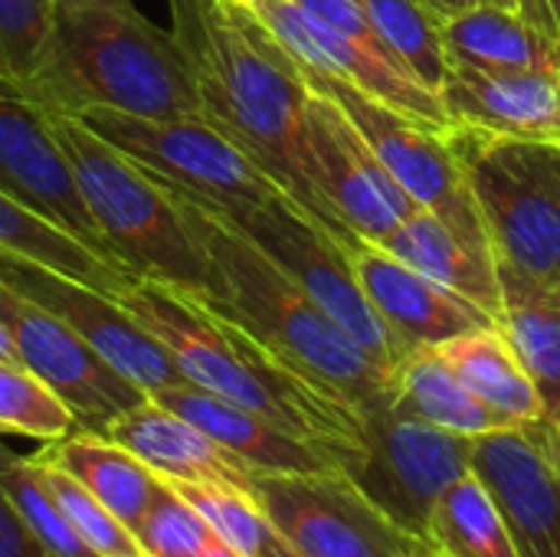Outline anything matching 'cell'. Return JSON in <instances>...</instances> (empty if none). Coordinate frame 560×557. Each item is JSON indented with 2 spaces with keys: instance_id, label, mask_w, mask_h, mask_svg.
I'll return each mask as SVG.
<instances>
[{
  "instance_id": "cell-1",
  "label": "cell",
  "mask_w": 560,
  "mask_h": 557,
  "mask_svg": "<svg viewBox=\"0 0 560 557\" xmlns=\"http://www.w3.org/2000/svg\"><path fill=\"white\" fill-rule=\"evenodd\" d=\"M200 89L203 118L230 135L276 184L335 236L348 230L322 200L308 148V82L259 16L240 0H167Z\"/></svg>"
},
{
  "instance_id": "cell-2",
  "label": "cell",
  "mask_w": 560,
  "mask_h": 557,
  "mask_svg": "<svg viewBox=\"0 0 560 557\" xmlns=\"http://www.w3.org/2000/svg\"><path fill=\"white\" fill-rule=\"evenodd\" d=\"M164 187L177 200L190 233L197 236L213 266V305H220L233 322H240L256 341H262L308 384L354 410H364L397 391V374L374 361L246 233H240L210 204L194 200L190 194L171 184Z\"/></svg>"
},
{
  "instance_id": "cell-3",
  "label": "cell",
  "mask_w": 560,
  "mask_h": 557,
  "mask_svg": "<svg viewBox=\"0 0 560 557\" xmlns=\"http://www.w3.org/2000/svg\"><path fill=\"white\" fill-rule=\"evenodd\" d=\"M115 299L164 345L187 384L331 446L345 469L358 450V410L295 374L220 305L154 279H131Z\"/></svg>"
},
{
  "instance_id": "cell-4",
  "label": "cell",
  "mask_w": 560,
  "mask_h": 557,
  "mask_svg": "<svg viewBox=\"0 0 560 557\" xmlns=\"http://www.w3.org/2000/svg\"><path fill=\"white\" fill-rule=\"evenodd\" d=\"M43 112L95 108L141 118L203 115L197 76L174 39L138 7H59L39 72L16 89Z\"/></svg>"
},
{
  "instance_id": "cell-5",
  "label": "cell",
  "mask_w": 560,
  "mask_h": 557,
  "mask_svg": "<svg viewBox=\"0 0 560 557\" xmlns=\"http://www.w3.org/2000/svg\"><path fill=\"white\" fill-rule=\"evenodd\" d=\"M49 128L108 256L135 279L217 299L213 266L171 190L82 118L49 112Z\"/></svg>"
},
{
  "instance_id": "cell-6",
  "label": "cell",
  "mask_w": 560,
  "mask_h": 557,
  "mask_svg": "<svg viewBox=\"0 0 560 557\" xmlns=\"http://www.w3.org/2000/svg\"><path fill=\"white\" fill-rule=\"evenodd\" d=\"M446 144L463 167L495 266L535 282H560V141L450 125Z\"/></svg>"
},
{
  "instance_id": "cell-7",
  "label": "cell",
  "mask_w": 560,
  "mask_h": 557,
  "mask_svg": "<svg viewBox=\"0 0 560 557\" xmlns=\"http://www.w3.org/2000/svg\"><path fill=\"white\" fill-rule=\"evenodd\" d=\"M246 7L299 69L345 79L430 128H450L443 98L384 46L361 0H246Z\"/></svg>"
},
{
  "instance_id": "cell-8",
  "label": "cell",
  "mask_w": 560,
  "mask_h": 557,
  "mask_svg": "<svg viewBox=\"0 0 560 557\" xmlns=\"http://www.w3.org/2000/svg\"><path fill=\"white\" fill-rule=\"evenodd\" d=\"M472 469V440L400 410L394 394L358 410V450L345 473L400 529L430 545L440 496Z\"/></svg>"
},
{
  "instance_id": "cell-9",
  "label": "cell",
  "mask_w": 560,
  "mask_h": 557,
  "mask_svg": "<svg viewBox=\"0 0 560 557\" xmlns=\"http://www.w3.org/2000/svg\"><path fill=\"white\" fill-rule=\"evenodd\" d=\"M197 200V197H194ZM213 207V204H210ZM240 233H246L279 269H285L374 361L397 374L404 348L368 302L351 259L328 227H322L299 200L279 194L266 204L213 207Z\"/></svg>"
},
{
  "instance_id": "cell-10",
  "label": "cell",
  "mask_w": 560,
  "mask_h": 557,
  "mask_svg": "<svg viewBox=\"0 0 560 557\" xmlns=\"http://www.w3.org/2000/svg\"><path fill=\"white\" fill-rule=\"evenodd\" d=\"M82 118L98 138L115 144L158 181L213 207L266 204L285 194L269 171H262L230 135L210 118H141L95 108ZM295 200V197H292Z\"/></svg>"
},
{
  "instance_id": "cell-11",
  "label": "cell",
  "mask_w": 560,
  "mask_h": 557,
  "mask_svg": "<svg viewBox=\"0 0 560 557\" xmlns=\"http://www.w3.org/2000/svg\"><path fill=\"white\" fill-rule=\"evenodd\" d=\"M249 492L272 532L305 557H427L436 552L400 529L341 469L253 473Z\"/></svg>"
},
{
  "instance_id": "cell-12",
  "label": "cell",
  "mask_w": 560,
  "mask_h": 557,
  "mask_svg": "<svg viewBox=\"0 0 560 557\" xmlns=\"http://www.w3.org/2000/svg\"><path fill=\"white\" fill-rule=\"evenodd\" d=\"M299 72L305 76V82L312 89L325 92L328 98H335L345 108V115L358 125V131L368 138V144L381 158V164L390 171V177L410 194V200L420 210L436 213L469 246L492 256V246H489L482 217L472 204V194L466 187L463 167L453 158L446 135L440 128H430V125L397 112L394 105L374 98L371 92H364L345 79L318 76V72H305V69H299Z\"/></svg>"
},
{
  "instance_id": "cell-13",
  "label": "cell",
  "mask_w": 560,
  "mask_h": 557,
  "mask_svg": "<svg viewBox=\"0 0 560 557\" xmlns=\"http://www.w3.org/2000/svg\"><path fill=\"white\" fill-rule=\"evenodd\" d=\"M0 286L46 309L59 322H66L75 335H82L115 371L135 381L148 397L177 387L187 378L164 351V345L108 292L49 269L30 256L10 253L0 246Z\"/></svg>"
},
{
  "instance_id": "cell-14",
  "label": "cell",
  "mask_w": 560,
  "mask_h": 557,
  "mask_svg": "<svg viewBox=\"0 0 560 557\" xmlns=\"http://www.w3.org/2000/svg\"><path fill=\"white\" fill-rule=\"evenodd\" d=\"M0 315L20 364L72 410L79 430L105 433L112 420L148 401V394L115 371L82 335L7 286H0Z\"/></svg>"
},
{
  "instance_id": "cell-15",
  "label": "cell",
  "mask_w": 560,
  "mask_h": 557,
  "mask_svg": "<svg viewBox=\"0 0 560 557\" xmlns=\"http://www.w3.org/2000/svg\"><path fill=\"white\" fill-rule=\"evenodd\" d=\"M308 148L322 200L358 236L384 243L420 210L381 164L345 108L318 89L308 95Z\"/></svg>"
},
{
  "instance_id": "cell-16",
  "label": "cell",
  "mask_w": 560,
  "mask_h": 557,
  "mask_svg": "<svg viewBox=\"0 0 560 557\" xmlns=\"http://www.w3.org/2000/svg\"><path fill=\"white\" fill-rule=\"evenodd\" d=\"M472 469L495 492L522 557H560V427L555 417L472 440Z\"/></svg>"
},
{
  "instance_id": "cell-17",
  "label": "cell",
  "mask_w": 560,
  "mask_h": 557,
  "mask_svg": "<svg viewBox=\"0 0 560 557\" xmlns=\"http://www.w3.org/2000/svg\"><path fill=\"white\" fill-rule=\"evenodd\" d=\"M0 190L108 256L49 128V112L10 85H0Z\"/></svg>"
},
{
  "instance_id": "cell-18",
  "label": "cell",
  "mask_w": 560,
  "mask_h": 557,
  "mask_svg": "<svg viewBox=\"0 0 560 557\" xmlns=\"http://www.w3.org/2000/svg\"><path fill=\"white\" fill-rule=\"evenodd\" d=\"M341 246L351 259V269L368 302L394 332L404 351L443 345L456 335L499 325V318H492L486 309L433 282L430 276L394 256L387 246L364 240L358 233H348Z\"/></svg>"
},
{
  "instance_id": "cell-19",
  "label": "cell",
  "mask_w": 560,
  "mask_h": 557,
  "mask_svg": "<svg viewBox=\"0 0 560 557\" xmlns=\"http://www.w3.org/2000/svg\"><path fill=\"white\" fill-rule=\"evenodd\" d=\"M167 410L180 414L194 427H200L213 443H220L233 460H240L249 473H325L341 469V456L308 437H299L256 410L230 404L217 394H207L194 384H177L151 394ZM345 473V469H341Z\"/></svg>"
},
{
  "instance_id": "cell-20",
  "label": "cell",
  "mask_w": 560,
  "mask_h": 557,
  "mask_svg": "<svg viewBox=\"0 0 560 557\" xmlns=\"http://www.w3.org/2000/svg\"><path fill=\"white\" fill-rule=\"evenodd\" d=\"M440 98L446 105L450 125L560 141V69L492 72L453 62Z\"/></svg>"
},
{
  "instance_id": "cell-21",
  "label": "cell",
  "mask_w": 560,
  "mask_h": 557,
  "mask_svg": "<svg viewBox=\"0 0 560 557\" xmlns=\"http://www.w3.org/2000/svg\"><path fill=\"white\" fill-rule=\"evenodd\" d=\"M105 437L135 453L167 483H223L249 489L253 473L213 443L200 427L167 410L154 397L105 427Z\"/></svg>"
},
{
  "instance_id": "cell-22",
  "label": "cell",
  "mask_w": 560,
  "mask_h": 557,
  "mask_svg": "<svg viewBox=\"0 0 560 557\" xmlns=\"http://www.w3.org/2000/svg\"><path fill=\"white\" fill-rule=\"evenodd\" d=\"M450 66L492 72H558L560 36L509 7H466L443 16Z\"/></svg>"
},
{
  "instance_id": "cell-23",
  "label": "cell",
  "mask_w": 560,
  "mask_h": 557,
  "mask_svg": "<svg viewBox=\"0 0 560 557\" xmlns=\"http://www.w3.org/2000/svg\"><path fill=\"white\" fill-rule=\"evenodd\" d=\"M381 246H387L394 256H400L433 282L446 286L450 292L486 309L492 318L502 315V286H499L495 259L469 246L436 213L417 210Z\"/></svg>"
},
{
  "instance_id": "cell-24",
  "label": "cell",
  "mask_w": 560,
  "mask_h": 557,
  "mask_svg": "<svg viewBox=\"0 0 560 557\" xmlns=\"http://www.w3.org/2000/svg\"><path fill=\"white\" fill-rule=\"evenodd\" d=\"M499 328L532 374L548 417H560V282H535L499 266Z\"/></svg>"
},
{
  "instance_id": "cell-25",
  "label": "cell",
  "mask_w": 560,
  "mask_h": 557,
  "mask_svg": "<svg viewBox=\"0 0 560 557\" xmlns=\"http://www.w3.org/2000/svg\"><path fill=\"white\" fill-rule=\"evenodd\" d=\"M394 401L417 420L466 440L515 427L466 387V381L450 368L436 345H423L404 355L397 368Z\"/></svg>"
},
{
  "instance_id": "cell-26",
  "label": "cell",
  "mask_w": 560,
  "mask_h": 557,
  "mask_svg": "<svg viewBox=\"0 0 560 557\" xmlns=\"http://www.w3.org/2000/svg\"><path fill=\"white\" fill-rule=\"evenodd\" d=\"M39 453L59 469H66L72 479H79L131 532L141 525V515L161 476L151 473L135 453H128L105 433H92V430H72L56 443H43Z\"/></svg>"
},
{
  "instance_id": "cell-27",
  "label": "cell",
  "mask_w": 560,
  "mask_h": 557,
  "mask_svg": "<svg viewBox=\"0 0 560 557\" xmlns=\"http://www.w3.org/2000/svg\"><path fill=\"white\" fill-rule=\"evenodd\" d=\"M436 348L450 361V368L466 381V387L509 423H535L548 417L532 374L525 371L522 358L515 355L512 341L499 325L456 335Z\"/></svg>"
},
{
  "instance_id": "cell-28",
  "label": "cell",
  "mask_w": 560,
  "mask_h": 557,
  "mask_svg": "<svg viewBox=\"0 0 560 557\" xmlns=\"http://www.w3.org/2000/svg\"><path fill=\"white\" fill-rule=\"evenodd\" d=\"M0 246L20 256H30L49 269L75 276L108 295H118L135 276H128L115 259L102 256L98 250L85 246L62 227L43 220L30 207L16 204L0 190Z\"/></svg>"
},
{
  "instance_id": "cell-29",
  "label": "cell",
  "mask_w": 560,
  "mask_h": 557,
  "mask_svg": "<svg viewBox=\"0 0 560 557\" xmlns=\"http://www.w3.org/2000/svg\"><path fill=\"white\" fill-rule=\"evenodd\" d=\"M430 545L450 557H522L495 492L476 469L440 496L430 519Z\"/></svg>"
},
{
  "instance_id": "cell-30",
  "label": "cell",
  "mask_w": 560,
  "mask_h": 557,
  "mask_svg": "<svg viewBox=\"0 0 560 557\" xmlns=\"http://www.w3.org/2000/svg\"><path fill=\"white\" fill-rule=\"evenodd\" d=\"M361 7L384 46L440 95L450 72V53L443 43V20L430 0H361Z\"/></svg>"
},
{
  "instance_id": "cell-31",
  "label": "cell",
  "mask_w": 560,
  "mask_h": 557,
  "mask_svg": "<svg viewBox=\"0 0 560 557\" xmlns=\"http://www.w3.org/2000/svg\"><path fill=\"white\" fill-rule=\"evenodd\" d=\"M0 489L46 557H95L66 522L33 456H16L0 443Z\"/></svg>"
},
{
  "instance_id": "cell-32",
  "label": "cell",
  "mask_w": 560,
  "mask_h": 557,
  "mask_svg": "<svg viewBox=\"0 0 560 557\" xmlns=\"http://www.w3.org/2000/svg\"><path fill=\"white\" fill-rule=\"evenodd\" d=\"M52 499L59 502L66 522L72 525V532L79 535V542L95 557H144L138 535L105 506L98 502L79 479H72L66 469H59L56 463H49L43 453H33Z\"/></svg>"
},
{
  "instance_id": "cell-33",
  "label": "cell",
  "mask_w": 560,
  "mask_h": 557,
  "mask_svg": "<svg viewBox=\"0 0 560 557\" xmlns=\"http://www.w3.org/2000/svg\"><path fill=\"white\" fill-rule=\"evenodd\" d=\"M79 430L72 410L20 361H0V433L56 443Z\"/></svg>"
},
{
  "instance_id": "cell-34",
  "label": "cell",
  "mask_w": 560,
  "mask_h": 557,
  "mask_svg": "<svg viewBox=\"0 0 560 557\" xmlns=\"http://www.w3.org/2000/svg\"><path fill=\"white\" fill-rule=\"evenodd\" d=\"M210 525V532L230 545L243 557H259L272 525L262 515L259 502L243 486H223V483H171Z\"/></svg>"
},
{
  "instance_id": "cell-35",
  "label": "cell",
  "mask_w": 560,
  "mask_h": 557,
  "mask_svg": "<svg viewBox=\"0 0 560 557\" xmlns=\"http://www.w3.org/2000/svg\"><path fill=\"white\" fill-rule=\"evenodd\" d=\"M52 0H0V85L23 89L43 66Z\"/></svg>"
},
{
  "instance_id": "cell-36",
  "label": "cell",
  "mask_w": 560,
  "mask_h": 557,
  "mask_svg": "<svg viewBox=\"0 0 560 557\" xmlns=\"http://www.w3.org/2000/svg\"><path fill=\"white\" fill-rule=\"evenodd\" d=\"M135 535L144 557H197V552L213 538L200 512L167 479H158V489Z\"/></svg>"
},
{
  "instance_id": "cell-37",
  "label": "cell",
  "mask_w": 560,
  "mask_h": 557,
  "mask_svg": "<svg viewBox=\"0 0 560 557\" xmlns=\"http://www.w3.org/2000/svg\"><path fill=\"white\" fill-rule=\"evenodd\" d=\"M430 7L440 13V20H443V16H450V13H459V10H466V7H509V10L525 13L532 23H538V26H545V30L558 33L545 0H430Z\"/></svg>"
},
{
  "instance_id": "cell-38",
  "label": "cell",
  "mask_w": 560,
  "mask_h": 557,
  "mask_svg": "<svg viewBox=\"0 0 560 557\" xmlns=\"http://www.w3.org/2000/svg\"><path fill=\"white\" fill-rule=\"evenodd\" d=\"M0 557H46L0 489Z\"/></svg>"
},
{
  "instance_id": "cell-39",
  "label": "cell",
  "mask_w": 560,
  "mask_h": 557,
  "mask_svg": "<svg viewBox=\"0 0 560 557\" xmlns=\"http://www.w3.org/2000/svg\"><path fill=\"white\" fill-rule=\"evenodd\" d=\"M259 557H305V555H299L289 542H282L276 532L269 535V542H266V548H262V555Z\"/></svg>"
},
{
  "instance_id": "cell-40",
  "label": "cell",
  "mask_w": 560,
  "mask_h": 557,
  "mask_svg": "<svg viewBox=\"0 0 560 557\" xmlns=\"http://www.w3.org/2000/svg\"><path fill=\"white\" fill-rule=\"evenodd\" d=\"M59 7H118V10H131V0H52Z\"/></svg>"
},
{
  "instance_id": "cell-41",
  "label": "cell",
  "mask_w": 560,
  "mask_h": 557,
  "mask_svg": "<svg viewBox=\"0 0 560 557\" xmlns=\"http://www.w3.org/2000/svg\"><path fill=\"white\" fill-rule=\"evenodd\" d=\"M0 361H20L16 358V348H13V338H10V328L0 315Z\"/></svg>"
},
{
  "instance_id": "cell-42",
  "label": "cell",
  "mask_w": 560,
  "mask_h": 557,
  "mask_svg": "<svg viewBox=\"0 0 560 557\" xmlns=\"http://www.w3.org/2000/svg\"><path fill=\"white\" fill-rule=\"evenodd\" d=\"M545 3H548V13H551L555 30H558V36H560V0H545Z\"/></svg>"
},
{
  "instance_id": "cell-43",
  "label": "cell",
  "mask_w": 560,
  "mask_h": 557,
  "mask_svg": "<svg viewBox=\"0 0 560 557\" xmlns=\"http://www.w3.org/2000/svg\"><path fill=\"white\" fill-rule=\"evenodd\" d=\"M427 557H450V555H443V552H430Z\"/></svg>"
},
{
  "instance_id": "cell-44",
  "label": "cell",
  "mask_w": 560,
  "mask_h": 557,
  "mask_svg": "<svg viewBox=\"0 0 560 557\" xmlns=\"http://www.w3.org/2000/svg\"><path fill=\"white\" fill-rule=\"evenodd\" d=\"M292 3H299V0H292Z\"/></svg>"
},
{
  "instance_id": "cell-45",
  "label": "cell",
  "mask_w": 560,
  "mask_h": 557,
  "mask_svg": "<svg viewBox=\"0 0 560 557\" xmlns=\"http://www.w3.org/2000/svg\"><path fill=\"white\" fill-rule=\"evenodd\" d=\"M240 3H246V0H240Z\"/></svg>"
},
{
  "instance_id": "cell-46",
  "label": "cell",
  "mask_w": 560,
  "mask_h": 557,
  "mask_svg": "<svg viewBox=\"0 0 560 557\" xmlns=\"http://www.w3.org/2000/svg\"><path fill=\"white\" fill-rule=\"evenodd\" d=\"M558 427H560V417H558Z\"/></svg>"
}]
</instances>
